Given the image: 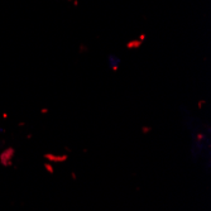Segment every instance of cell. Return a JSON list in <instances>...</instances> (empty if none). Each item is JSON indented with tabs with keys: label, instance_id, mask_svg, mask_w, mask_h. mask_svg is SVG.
Instances as JSON below:
<instances>
[{
	"label": "cell",
	"instance_id": "6da1fadb",
	"mask_svg": "<svg viewBox=\"0 0 211 211\" xmlns=\"http://www.w3.org/2000/svg\"><path fill=\"white\" fill-rule=\"evenodd\" d=\"M15 151L13 148H7L2 154H0V163L5 167H10L13 164V157Z\"/></svg>",
	"mask_w": 211,
	"mask_h": 211
},
{
	"label": "cell",
	"instance_id": "7a4b0ae2",
	"mask_svg": "<svg viewBox=\"0 0 211 211\" xmlns=\"http://www.w3.org/2000/svg\"><path fill=\"white\" fill-rule=\"evenodd\" d=\"M44 157H46L47 159L52 161V162H63V161H66V159H67V157H66V156H53V154H46Z\"/></svg>",
	"mask_w": 211,
	"mask_h": 211
},
{
	"label": "cell",
	"instance_id": "3957f363",
	"mask_svg": "<svg viewBox=\"0 0 211 211\" xmlns=\"http://www.w3.org/2000/svg\"><path fill=\"white\" fill-rule=\"evenodd\" d=\"M140 46V42H130L128 44V48H132V47H139Z\"/></svg>",
	"mask_w": 211,
	"mask_h": 211
},
{
	"label": "cell",
	"instance_id": "277c9868",
	"mask_svg": "<svg viewBox=\"0 0 211 211\" xmlns=\"http://www.w3.org/2000/svg\"><path fill=\"white\" fill-rule=\"evenodd\" d=\"M46 168H47V171H48V172H51V173H53V168L51 167V164H46Z\"/></svg>",
	"mask_w": 211,
	"mask_h": 211
}]
</instances>
